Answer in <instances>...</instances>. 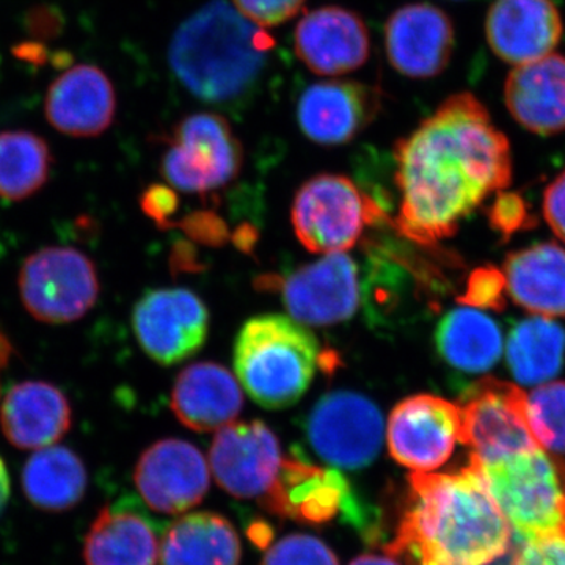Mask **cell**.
Segmentation results:
<instances>
[{"mask_svg":"<svg viewBox=\"0 0 565 565\" xmlns=\"http://www.w3.org/2000/svg\"><path fill=\"white\" fill-rule=\"evenodd\" d=\"M396 226L408 239L433 245L452 236L490 193L512 180L511 147L484 104L457 93L397 141Z\"/></svg>","mask_w":565,"mask_h":565,"instance_id":"obj_1","label":"cell"},{"mask_svg":"<svg viewBox=\"0 0 565 565\" xmlns=\"http://www.w3.org/2000/svg\"><path fill=\"white\" fill-rule=\"evenodd\" d=\"M390 555L416 565H486L508 552L511 526L490 493L481 468L414 473Z\"/></svg>","mask_w":565,"mask_h":565,"instance_id":"obj_2","label":"cell"},{"mask_svg":"<svg viewBox=\"0 0 565 565\" xmlns=\"http://www.w3.org/2000/svg\"><path fill=\"white\" fill-rule=\"evenodd\" d=\"M275 41L226 0H211L174 32L169 63L178 81L204 103L244 98L262 77Z\"/></svg>","mask_w":565,"mask_h":565,"instance_id":"obj_3","label":"cell"},{"mask_svg":"<svg viewBox=\"0 0 565 565\" xmlns=\"http://www.w3.org/2000/svg\"><path fill=\"white\" fill-rule=\"evenodd\" d=\"M321 363L318 340L302 323L280 315L253 318L234 345V371L264 408H286L307 393Z\"/></svg>","mask_w":565,"mask_h":565,"instance_id":"obj_4","label":"cell"},{"mask_svg":"<svg viewBox=\"0 0 565 565\" xmlns=\"http://www.w3.org/2000/svg\"><path fill=\"white\" fill-rule=\"evenodd\" d=\"M476 463L520 539L565 537L563 460L535 448L500 462Z\"/></svg>","mask_w":565,"mask_h":565,"instance_id":"obj_5","label":"cell"},{"mask_svg":"<svg viewBox=\"0 0 565 565\" xmlns=\"http://www.w3.org/2000/svg\"><path fill=\"white\" fill-rule=\"evenodd\" d=\"M382 214L377 203L349 178L319 174L297 192L292 225L307 250L329 255L351 250L364 228Z\"/></svg>","mask_w":565,"mask_h":565,"instance_id":"obj_6","label":"cell"},{"mask_svg":"<svg viewBox=\"0 0 565 565\" xmlns=\"http://www.w3.org/2000/svg\"><path fill=\"white\" fill-rule=\"evenodd\" d=\"M166 143L162 173L178 191L203 195L218 191L243 169V145L221 115L182 118Z\"/></svg>","mask_w":565,"mask_h":565,"instance_id":"obj_7","label":"cell"},{"mask_svg":"<svg viewBox=\"0 0 565 565\" xmlns=\"http://www.w3.org/2000/svg\"><path fill=\"white\" fill-rule=\"evenodd\" d=\"M22 305L36 321H79L98 302V270L84 253L71 247H46L32 253L20 270Z\"/></svg>","mask_w":565,"mask_h":565,"instance_id":"obj_8","label":"cell"},{"mask_svg":"<svg viewBox=\"0 0 565 565\" xmlns=\"http://www.w3.org/2000/svg\"><path fill=\"white\" fill-rule=\"evenodd\" d=\"M462 411V444L471 459L486 465L541 448L526 418V394L497 379L471 386Z\"/></svg>","mask_w":565,"mask_h":565,"instance_id":"obj_9","label":"cell"},{"mask_svg":"<svg viewBox=\"0 0 565 565\" xmlns=\"http://www.w3.org/2000/svg\"><path fill=\"white\" fill-rule=\"evenodd\" d=\"M308 440L327 463L359 470L373 463L384 441V418L373 401L353 392L326 394L307 423Z\"/></svg>","mask_w":565,"mask_h":565,"instance_id":"obj_10","label":"cell"},{"mask_svg":"<svg viewBox=\"0 0 565 565\" xmlns=\"http://www.w3.org/2000/svg\"><path fill=\"white\" fill-rule=\"evenodd\" d=\"M386 440L397 463L429 473L448 462L462 441V411L433 394L407 397L390 415Z\"/></svg>","mask_w":565,"mask_h":565,"instance_id":"obj_11","label":"cell"},{"mask_svg":"<svg viewBox=\"0 0 565 565\" xmlns=\"http://www.w3.org/2000/svg\"><path fill=\"white\" fill-rule=\"evenodd\" d=\"M132 329L143 352L156 363L170 366L202 349L210 315L191 291L154 289L145 292L134 307Z\"/></svg>","mask_w":565,"mask_h":565,"instance_id":"obj_12","label":"cell"},{"mask_svg":"<svg viewBox=\"0 0 565 565\" xmlns=\"http://www.w3.org/2000/svg\"><path fill=\"white\" fill-rule=\"evenodd\" d=\"M282 303L294 321L333 326L351 319L362 302L359 266L352 256L329 253L280 281Z\"/></svg>","mask_w":565,"mask_h":565,"instance_id":"obj_13","label":"cell"},{"mask_svg":"<svg viewBox=\"0 0 565 565\" xmlns=\"http://www.w3.org/2000/svg\"><path fill=\"white\" fill-rule=\"evenodd\" d=\"M134 482L152 511L180 515L202 503L210 489V468L195 446L167 438L140 456Z\"/></svg>","mask_w":565,"mask_h":565,"instance_id":"obj_14","label":"cell"},{"mask_svg":"<svg viewBox=\"0 0 565 565\" xmlns=\"http://www.w3.org/2000/svg\"><path fill=\"white\" fill-rule=\"evenodd\" d=\"M210 463L225 492L237 498H263L280 473V444L262 422L232 423L215 435Z\"/></svg>","mask_w":565,"mask_h":565,"instance_id":"obj_15","label":"cell"},{"mask_svg":"<svg viewBox=\"0 0 565 565\" xmlns=\"http://www.w3.org/2000/svg\"><path fill=\"white\" fill-rule=\"evenodd\" d=\"M382 92L359 81H322L310 85L297 103V121L319 145H344L360 136L382 109Z\"/></svg>","mask_w":565,"mask_h":565,"instance_id":"obj_16","label":"cell"},{"mask_svg":"<svg viewBox=\"0 0 565 565\" xmlns=\"http://www.w3.org/2000/svg\"><path fill=\"white\" fill-rule=\"evenodd\" d=\"M455 25L433 3H407L385 24L386 57L397 73L430 79L444 73L455 51Z\"/></svg>","mask_w":565,"mask_h":565,"instance_id":"obj_17","label":"cell"},{"mask_svg":"<svg viewBox=\"0 0 565 565\" xmlns=\"http://www.w3.org/2000/svg\"><path fill=\"white\" fill-rule=\"evenodd\" d=\"M294 46L311 73L343 76L367 62L371 40L360 14L329 6L305 14L294 32Z\"/></svg>","mask_w":565,"mask_h":565,"instance_id":"obj_18","label":"cell"},{"mask_svg":"<svg viewBox=\"0 0 565 565\" xmlns=\"http://www.w3.org/2000/svg\"><path fill=\"white\" fill-rule=\"evenodd\" d=\"M52 128L76 139L98 137L117 115V93L99 66L76 65L52 82L44 102Z\"/></svg>","mask_w":565,"mask_h":565,"instance_id":"obj_19","label":"cell"},{"mask_svg":"<svg viewBox=\"0 0 565 565\" xmlns=\"http://www.w3.org/2000/svg\"><path fill=\"white\" fill-rule=\"evenodd\" d=\"M564 24L553 0H494L486 20L490 50L519 66L553 54Z\"/></svg>","mask_w":565,"mask_h":565,"instance_id":"obj_20","label":"cell"},{"mask_svg":"<svg viewBox=\"0 0 565 565\" xmlns=\"http://www.w3.org/2000/svg\"><path fill=\"white\" fill-rule=\"evenodd\" d=\"M73 423L70 401L61 388L43 381L14 385L0 403V427L14 448L43 449L57 444Z\"/></svg>","mask_w":565,"mask_h":565,"instance_id":"obj_21","label":"cell"},{"mask_svg":"<svg viewBox=\"0 0 565 565\" xmlns=\"http://www.w3.org/2000/svg\"><path fill=\"white\" fill-rule=\"evenodd\" d=\"M504 102L522 128L539 136L565 131V57L550 54L509 73Z\"/></svg>","mask_w":565,"mask_h":565,"instance_id":"obj_22","label":"cell"},{"mask_svg":"<svg viewBox=\"0 0 565 565\" xmlns=\"http://www.w3.org/2000/svg\"><path fill=\"white\" fill-rule=\"evenodd\" d=\"M348 493L349 487L338 471L282 459L280 473L262 503L286 519L326 523L338 515Z\"/></svg>","mask_w":565,"mask_h":565,"instance_id":"obj_23","label":"cell"},{"mask_svg":"<svg viewBox=\"0 0 565 565\" xmlns=\"http://www.w3.org/2000/svg\"><path fill=\"white\" fill-rule=\"evenodd\" d=\"M241 386L228 370L217 363L185 367L172 392L177 418L196 433H212L234 423L243 411Z\"/></svg>","mask_w":565,"mask_h":565,"instance_id":"obj_24","label":"cell"},{"mask_svg":"<svg viewBox=\"0 0 565 565\" xmlns=\"http://www.w3.org/2000/svg\"><path fill=\"white\" fill-rule=\"evenodd\" d=\"M505 289L530 313L565 316V250L555 243L512 253L504 263Z\"/></svg>","mask_w":565,"mask_h":565,"instance_id":"obj_25","label":"cell"},{"mask_svg":"<svg viewBox=\"0 0 565 565\" xmlns=\"http://www.w3.org/2000/svg\"><path fill=\"white\" fill-rule=\"evenodd\" d=\"M21 482L29 503L40 511L62 514L84 500L88 473L73 449L52 445L29 457Z\"/></svg>","mask_w":565,"mask_h":565,"instance_id":"obj_26","label":"cell"},{"mask_svg":"<svg viewBox=\"0 0 565 565\" xmlns=\"http://www.w3.org/2000/svg\"><path fill=\"white\" fill-rule=\"evenodd\" d=\"M159 556L162 565H239V535L221 515H184L167 530Z\"/></svg>","mask_w":565,"mask_h":565,"instance_id":"obj_27","label":"cell"},{"mask_svg":"<svg viewBox=\"0 0 565 565\" xmlns=\"http://www.w3.org/2000/svg\"><path fill=\"white\" fill-rule=\"evenodd\" d=\"M435 344L444 362L467 374L487 373L503 355V333L498 323L467 307L444 316Z\"/></svg>","mask_w":565,"mask_h":565,"instance_id":"obj_28","label":"cell"},{"mask_svg":"<svg viewBox=\"0 0 565 565\" xmlns=\"http://www.w3.org/2000/svg\"><path fill=\"white\" fill-rule=\"evenodd\" d=\"M159 542L147 520L128 511L104 508L84 542L85 565H156Z\"/></svg>","mask_w":565,"mask_h":565,"instance_id":"obj_29","label":"cell"},{"mask_svg":"<svg viewBox=\"0 0 565 565\" xmlns=\"http://www.w3.org/2000/svg\"><path fill=\"white\" fill-rule=\"evenodd\" d=\"M565 359V330L545 316L516 322L508 338L509 371L522 385L546 384L561 373Z\"/></svg>","mask_w":565,"mask_h":565,"instance_id":"obj_30","label":"cell"},{"mask_svg":"<svg viewBox=\"0 0 565 565\" xmlns=\"http://www.w3.org/2000/svg\"><path fill=\"white\" fill-rule=\"evenodd\" d=\"M52 151L31 131L0 132V199L22 202L35 195L51 177Z\"/></svg>","mask_w":565,"mask_h":565,"instance_id":"obj_31","label":"cell"},{"mask_svg":"<svg viewBox=\"0 0 565 565\" xmlns=\"http://www.w3.org/2000/svg\"><path fill=\"white\" fill-rule=\"evenodd\" d=\"M526 418L537 445L565 455V382H546L526 396Z\"/></svg>","mask_w":565,"mask_h":565,"instance_id":"obj_32","label":"cell"},{"mask_svg":"<svg viewBox=\"0 0 565 565\" xmlns=\"http://www.w3.org/2000/svg\"><path fill=\"white\" fill-rule=\"evenodd\" d=\"M262 565H340L321 539L292 534L281 539L266 553Z\"/></svg>","mask_w":565,"mask_h":565,"instance_id":"obj_33","label":"cell"},{"mask_svg":"<svg viewBox=\"0 0 565 565\" xmlns=\"http://www.w3.org/2000/svg\"><path fill=\"white\" fill-rule=\"evenodd\" d=\"M505 278L500 269L492 266L479 267L468 278L459 302L482 310L503 311L505 308Z\"/></svg>","mask_w":565,"mask_h":565,"instance_id":"obj_34","label":"cell"},{"mask_svg":"<svg viewBox=\"0 0 565 565\" xmlns=\"http://www.w3.org/2000/svg\"><path fill=\"white\" fill-rule=\"evenodd\" d=\"M489 218L490 225L503 236V239H509L512 234L534 225L527 203L519 193L512 192H501L497 196L490 207Z\"/></svg>","mask_w":565,"mask_h":565,"instance_id":"obj_35","label":"cell"},{"mask_svg":"<svg viewBox=\"0 0 565 565\" xmlns=\"http://www.w3.org/2000/svg\"><path fill=\"white\" fill-rule=\"evenodd\" d=\"M233 6L264 29L291 20L302 10L305 0H233Z\"/></svg>","mask_w":565,"mask_h":565,"instance_id":"obj_36","label":"cell"},{"mask_svg":"<svg viewBox=\"0 0 565 565\" xmlns=\"http://www.w3.org/2000/svg\"><path fill=\"white\" fill-rule=\"evenodd\" d=\"M65 13L54 3H39L25 11L24 31L32 40L41 43L57 40L65 32Z\"/></svg>","mask_w":565,"mask_h":565,"instance_id":"obj_37","label":"cell"},{"mask_svg":"<svg viewBox=\"0 0 565 565\" xmlns=\"http://www.w3.org/2000/svg\"><path fill=\"white\" fill-rule=\"evenodd\" d=\"M515 544V565H565V537H519Z\"/></svg>","mask_w":565,"mask_h":565,"instance_id":"obj_38","label":"cell"},{"mask_svg":"<svg viewBox=\"0 0 565 565\" xmlns=\"http://www.w3.org/2000/svg\"><path fill=\"white\" fill-rule=\"evenodd\" d=\"M141 211L158 223V226H172V217L178 211V196L173 189L154 184L141 193Z\"/></svg>","mask_w":565,"mask_h":565,"instance_id":"obj_39","label":"cell"},{"mask_svg":"<svg viewBox=\"0 0 565 565\" xmlns=\"http://www.w3.org/2000/svg\"><path fill=\"white\" fill-rule=\"evenodd\" d=\"M544 215L553 233L565 243V170L546 188Z\"/></svg>","mask_w":565,"mask_h":565,"instance_id":"obj_40","label":"cell"},{"mask_svg":"<svg viewBox=\"0 0 565 565\" xmlns=\"http://www.w3.org/2000/svg\"><path fill=\"white\" fill-rule=\"evenodd\" d=\"M11 52H13V55L18 61L28 63V65L36 66V68L51 63L52 52L47 50L46 44L41 43V41H22V43L13 46Z\"/></svg>","mask_w":565,"mask_h":565,"instance_id":"obj_41","label":"cell"},{"mask_svg":"<svg viewBox=\"0 0 565 565\" xmlns=\"http://www.w3.org/2000/svg\"><path fill=\"white\" fill-rule=\"evenodd\" d=\"M349 565H403L399 557L393 555H363L353 559Z\"/></svg>","mask_w":565,"mask_h":565,"instance_id":"obj_42","label":"cell"},{"mask_svg":"<svg viewBox=\"0 0 565 565\" xmlns=\"http://www.w3.org/2000/svg\"><path fill=\"white\" fill-rule=\"evenodd\" d=\"M10 498V476L7 471L6 462L0 457V516L6 511L7 504H9Z\"/></svg>","mask_w":565,"mask_h":565,"instance_id":"obj_43","label":"cell"},{"mask_svg":"<svg viewBox=\"0 0 565 565\" xmlns=\"http://www.w3.org/2000/svg\"><path fill=\"white\" fill-rule=\"evenodd\" d=\"M14 353L17 351H14V345L11 343L10 338L6 333L0 332V375L9 367Z\"/></svg>","mask_w":565,"mask_h":565,"instance_id":"obj_44","label":"cell"},{"mask_svg":"<svg viewBox=\"0 0 565 565\" xmlns=\"http://www.w3.org/2000/svg\"><path fill=\"white\" fill-rule=\"evenodd\" d=\"M515 557L516 544L512 542L511 546H509V550L504 553V555L497 557V559L492 561V563L486 565H515Z\"/></svg>","mask_w":565,"mask_h":565,"instance_id":"obj_45","label":"cell"}]
</instances>
